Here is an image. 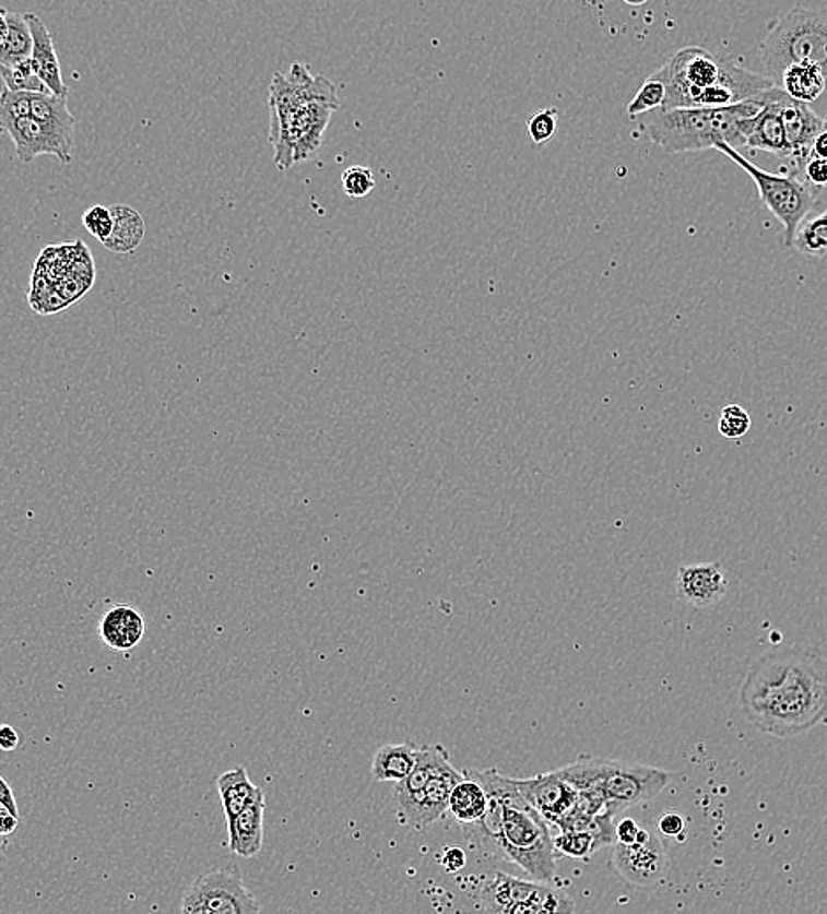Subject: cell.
<instances>
[{
	"label": "cell",
	"instance_id": "6da1fadb",
	"mask_svg": "<svg viewBox=\"0 0 827 914\" xmlns=\"http://www.w3.org/2000/svg\"><path fill=\"white\" fill-rule=\"evenodd\" d=\"M746 723L789 739L827 721V657L812 649H778L752 665L740 689Z\"/></svg>",
	"mask_w": 827,
	"mask_h": 914
},
{
	"label": "cell",
	"instance_id": "7a4b0ae2",
	"mask_svg": "<svg viewBox=\"0 0 827 914\" xmlns=\"http://www.w3.org/2000/svg\"><path fill=\"white\" fill-rule=\"evenodd\" d=\"M270 143L279 171L305 163L319 152L331 115L340 108L335 85L294 62L287 74L275 72L270 85Z\"/></svg>",
	"mask_w": 827,
	"mask_h": 914
},
{
	"label": "cell",
	"instance_id": "3957f363",
	"mask_svg": "<svg viewBox=\"0 0 827 914\" xmlns=\"http://www.w3.org/2000/svg\"><path fill=\"white\" fill-rule=\"evenodd\" d=\"M651 76L665 85L664 109L725 108L773 88L771 78L722 59L699 46H687Z\"/></svg>",
	"mask_w": 827,
	"mask_h": 914
},
{
	"label": "cell",
	"instance_id": "277c9868",
	"mask_svg": "<svg viewBox=\"0 0 827 914\" xmlns=\"http://www.w3.org/2000/svg\"><path fill=\"white\" fill-rule=\"evenodd\" d=\"M765 106V94L725 108L653 109L633 118L636 132L667 154H690L725 143L745 146L752 123Z\"/></svg>",
	"mask_w": 827,
	"mask_h": 914
},
{
	"label": "cell",
	"instance_id": "5b68a950",
	"mask_svg": "<svg viewBox=\"0 0 827 914\" xmlns=\"http://www.w3.org/2000/svg\"><path fill=\"white\" fill-rule=\"evenodd\" d=\"M466 775L504 800L503 850L504 860L518 865L534 881L550 883L555 878V843L552 824L535 807L524 800L518 781L498 771H474Z\"/></svg>",
	"mask_w": 827,
	"mask_h": 914
},
{
	"label": "cell",
	"instance_id": "8992f818",
	"mask_svg": "<svg viewBox=\"0 0 827 914\" xmlns=\"http://www.w3.org/2000/svg\"><path fill=\"white\" fill-rule=\"evenodd\" d=\"M556 772L578 792L601 797L616 815L657 797L673 780V772L657 767L598 758H581Z\"/></svg>",
	"mask_w": 827,
	"mask_h": 914
},
{
	"label": "cell",
	"instance_id": "52a82bcc",
	"mask_svg": "<svg viewBox=\"0 0 827 914\" xmlns=\"http://www.w3.org/2000/svg\"><path fill=\"white\" fill-rule=\"evenodd\" d=\"M759 55L775 85L792 63L815 66L827 82V11L796 8L778 14L769 22Z\"/></svg>",
	"mask_w": 827,
	"mask_h": 914
},
{
	"label": "cell",
	"instance_id": "ba28073f",
	"mask_svg": "<svg viewBox=\"0 0 827 914\" xmlns=\"http://www.w3.org/2000/svg\"><path fill=\"white\" fill-rule=\"evenodd\" d=\"M713 150L731 158L733 163L742 167L746 175L751 176L755 189L759 192L760 201L782 224L787 247H792V239L796 236L798 227L812 212L820 190L810 186L801 173L792 171V169H785L780 175L768 173L763 167L755 166L729 144L717 143Z\"/></svg>",
	"mask_w": 827,
	"mask_h": 914
},
{
	"label": "cell",
	"instance_id": "9c48e42d",
	"mask_svg": "<svg viewBox=\"0 0 827 914\" xmlns=\"http://www.w3.org/2000/svg\"><path fill=\"white\" fill-rule=\"evenodd\" d=\"M261 910L238 869L206 870L181 897V913L187 914H256Z\"/></svg>",
	"mask_w": 827,
	"mask_h": 914
},
{
	"label": "cell",
	"instance_id": "30bf717a",
	"mask_svg": "<svg viewBox=\"0 0 827 914\" xmlns=\"http://www.w3.org/2000/svg\"><path fill=\"white\" fill-rule=\"evenodd\" d=\"M613 846V864L628 883L657 887L665 878L670 858L655 832L641 827L636 843H615Z\"/></svg>",
	"mask_w": 827,
	"mask_h": 914
},
{
	"label": "cell",
	"instance_id": "8fae6325",
	"mask_svg": "<svg viewBox=\"0 0 827 914\" xmlns=\"http://www.w3.org/2000/svg\"><path fill=\"white\" fill-rule=\"evenodd\" d=\"M775 100H777L778 111L785 127L787 141L791 146L789 169L801 173L810 158L812 141L818 132L823 131L824 118L818 117L808 104L789 97L780 86H777V92H775Z\"/></svg>",
	"mask_w": 827,
	"mask_h": 914
},
{
	"label": "cell",
	"instance_id": "7c38bea8",
	"mask_svg": "<svg viewBox=\"0 0 827 914\" xmlns=\"http://www.w3.org/2000/svg\"><path fill=\"white\" fill-rule=\"evenodd\" d=\"M516 781L524 800L535 807L550 824H555L564 818L578 800V790L570 786L556 771L535 775L530 780Z\"/></svg>",
	"mask_w": 827,
	"mask_h": 914
},
{
	"label": "cell",
	"instance_id": "4fadbf2b",
	"mask_svg": "<svg viewBox=\"0 0 827 914\" xmlns=\"http://www.w3.org/2000/svg\"><path fill=\"white\" fill-rule=\"evenodd\" d=\"M728 586V577L717 563L683 565L676 577L680 600L696 608L711 607L720 602Z\"/></svg>",
	"mask_w": 827,
	"mask_h": 914
},
{
	"label": "cell",
	"instance_id": "5bb4252c",
	"mask_svg": "<svg viewBox=\"0 0 827 914\" xmlns=\"http://www.w3.org/2000/svg\"><path fill=\"white\" fill-rule=\"evenodd\" d=\"M451 767L454 765L451 763L448 749L440 744H432V746H423V748L417 749L416 765L405 780L397 783L399 820H402L403 823L407 821L426 781L437 772L448 771Z\"/></svg>",
	"mask_w": 827,
	"mask_h": 914
},
{
	"label": "cell",
	"instance_id": "9a60e30c",
	"mask_svg": "<svg viewBox=\"0 0 827 914\" xmlns=\"http://www.w3.org/2000/svg\"><path fill=\"white\" fill-rule=\"evenodd\" d=\"M4 134L14 143L16 157L23 164H31L39 155H55L62 164H71L73 152H69L51 132L46 131L36 118L23 117L11 123Z\"/></svg>",
	"mask_w": 827,
	"mask_h": 914
},
{
	"label": "cell",
	"instance_id": "2e32d148",
	"mask_svg": "<svg viewBox=\"0 0 827 914\" xmlns=\"http://www.w3.org/2000/svg\"><path fill=\"white\" fill-rule=\"evenodd\" d=\"M463 778H465V774H463V771H457V767H451L448 771L432 775L421 790L416 806L412 809L405 823L421 830L434 824L435 821H439L448 812L452 788Z\"/></svg>",
	"mask_w": 827,
	"mask_h": 914
},
{
	"label": "cell",
	"instance_id": "e0dca14e",
	"mask_svg": "<svg viewBox=\"0 0 827 914\" xmlns=\"http://www.w3.org/2000/svg\"><path fill=\"white\" fill-rule=\"evenodd\" d=\"M539 881H524L506 873H497L481 890L484 911L497 914H523L524 904L535 892Z\"/></svg>",
	"mask_w": 827,
	"mask_h": 914
},
{
	"label": "cell",
	"instance_id": "ac0fdd59",
	"mask_svg": "<svg viewBox=\"0 0 827 914\" xmlns=\"http://www.w3.org/2000/svg\"><path fill=\"white\" fill-rule=\"evenodd\" d=\"M775 92H777V85L765 92V106L752 123L751 135L746 140L745 146L751 150L768 152V154L777 155V157L789 158L791 157V146L787 141L785 127H783L782 117L778 111Z\"/></svg>",
	"mask_w": 827,
	"mask_h": 914
},
{
	"label": "cell",
	"instance_id": "d6986e66",
	"mask_svg": "<svg viewBox=\"0 0 827 914\" xmlns=\"http://www.w3.org/2000/svg\"><path fill=\"white\" fill-rule=\"evenodd\" d=\"M25 22L32 32V60L36 63L37 74L42 78L48 91L59 97H68L69 88L62 80L59 57L55 51L54 37L36 13H25Z\"/></svg>",
	"mask_w": 827,
	"mask_h": 914
},
{
	"label": "cell",
	"instance_id": "ffe728a7",
	"mask_svg": "<svg viewBox=\"0 0 827 914\" xmlns=\"http://www.w3.org/2000/svg\"><path fill=\"white\" fill-rule=\"evenodd\" d=\"M99 637L109 649L131 651L145 637V619L132 605H115L101 619Z\"/></svg>",
	"mask_w": 827,
	"mask_h": 914
},
{
	"label": "cell",
	"instance_id": "44dd1931",
	"mask_svg": "<svg viewBox=\"0 0 827 914\" xmlns=\"http://www.w3.org/2000/svg\"><path fill=\"white\" fill-rule=\"evenodd\" d=\"M264 795L245 807L240 815L227 821V847L241 858H253L264 841Z\"/></svg>",
	"mask_w": 827,
	"mask_h": 914
},
{
	"label": "cell",
	"instance_id": "7402d4cb",
	"mask_svg": "<svg viewBox=\"0 0 827 914\" xmlns=\"http://www.w3.org/2000/svg\"><path fill=\"white\" fill-rule=\"evenodd\" d=\"M488 806L486 811L481 816L480 820L474 823L461 824L463 833H465L466 841L480 850L481 853L488 856H495L504 860L503 850V820H504V800L498 797L497 793L488 792Z\"/></svg>",
	"mask_w": 827,
	"mask_h": 914
},
{
	"label": "cell",
	"instance_id": "603a6c76",
	"mask_svg": "<svg viewBox=\"0 0 827 914\" xmlns=\"http://www.w3.org/2000/svg\"><path fill=\"white\" fill-rule=\"evenodd\" d=\"M31 117L36 118L37 122L42 123L46 131L51 132L69 152H73L76 120L69 111L68 97L32 94Z\"/></svg>",
	"mask_w": 827,
	"mask_h": 914
},
{
	"label": "cell",
	"instance_id": "cb8c5ba5",
	"mask_svg": "<svg viewBox=\"0 0 827 914\" xmlns=\"http://www.w3.org/2000/svg\"><path fill=\"white\" fill-rule=\"evenodd\" d=\"M416 746L412 744H385L371 760L374 783H400L411 774L417 760Z\"/></svg>",
	"mask_w": 827,
	"mask_h": 914
},
{
	"label": "cell",
	"instance_id": "d4e9b609",
	"mask_svg": "<svg viewBox=\"0 0 827 914\" xmlns=\"http://www.w3.org/2000/svg\"><path fill=\"white\" fill-rule=\"evenodd\" d=\"M217 790L226 821L233 820L245 807H249L252 802L264 795L262 790L250 781L244 767H236L233 771L218 775Z\"/></svg>",
	"mask_w": 827,
	"mask_h": 914
},
{
	"label": "cell",
	"instance_id": "484cf974",
	"mask_svg": "<svg viewBox=\"0 0 827 914\" xmlns=\"http://www.w3.org/2000/svg\"><path fill=\"white\" fill-rule=\"evenodd\" d=\"M114 213V230L106 241V250L114 253H134L145 239V221L140 212L126 204L111 207Z\"/></svg>",
	"mask_w": 827,
	"mask_h": 914
},
{
	"label": "cell",
	"instance_id": "4316f807",
	"mask_svg": "<svg viewBox=\"0 0 827 914\" xmlns=\"http://www.w3.org/2000/svg\"><path fill=\"white\" fill-rule=\"evenodd\" d=\"M780 86L792 99L814 103L827 91L826 76L820 69L810 63H792L778 80Z\"/></svg>",
	"mask_w": 827,
	"mask_h": 914
},
{
	"label": "cell",
	"instance_id": "83f0119b",
	"mask_svg": "<svg viewBox=\"0 0 827 914\" xmlns=\"http://www.w3.org/2000/svg\"><path fill=\"white\" fill-rule=\"evenodd\" d=\"M465 774V772H463ZM488 806V793L484 792L477 781L466 775L452 788L449 798V809L452 818L461 824L474 823L480 820Z\"/></svg>",
	"mask_w": 827,
	"mask_h": 914
},
{
	"label": "cell",
	"instance_id": "f1b7e54d",
	"mask_svg": "<svg viewBox=\"0 0 827 914\" xmlns=\"http://www.w3.org/2000/svg\"><path fill=\"white\" fill-rule=\"evenodd\" d=\"M5 19H8V34L4 41L0 43V66L13 68L31 57L34 41H32V32L23 14L8 11Z\"/></svg>",
	"mask_w": 827,
	"mask_h": 914
},
{
	"label": "cell",
	"instance_id": "f546056e",
	"mask_svg": "<svg viewBox=\"0 0 827 914\" xmlns=\"http://www.w3.org/2000/svg\"><path fill=\"white\" fill-rule=\"evenodd\" d=\"M792 247L806 258H826L827 256V210L820 215L805 218L798 227Z\"/></svg>",
	"mask_w": 827,
	"mask_h": 914
},
{
	"label": "cell",
	"instance_id": "4dcf8cb0",
	"mask_svg": "<svg viewBox=\"0 0 827 914\" xmlns=\"http://www.w3.org/2000/svg\"><path fill=\"white\" fill-rule=\"evenodd\" d=\"M575 901L560 888L539 881L535 892L524 904L523 914H569L575 913Z\"/></svg>",
	"mask_w": 827,
	"mask_h": 914
},
{
	"label": "cell",
	"instance_id": "1f68e13d",
	"mask_svg": "<svg viewBox=\"0 0 827 914\" xmlns=\"http://www.w3.org/2000/svg\"><path fill=\"white\" fill-rule=\"evenodd\" d=\"M0 78L4 82L5 88L11 92H28V94H51L48 86L45 85L39 74H37L36 63L28 59L22 60L13 68H5L0 66Z\"/></svg>",
	"mask_w": 827,
	"mask_h": 914
},
{
	"label": "cell",
	"instance_id": "d6a6232c",
	"mask_svg": "<svg viewBox=\"0 0 827 914\" xmlns=\"http://www.w3.org/2000/svg\"><path fill=\"white\" fill-rule=\"evenodd\" d=\"M553 843L556 852L569 856L572 860H588L602 847L595 833L590 830H558V833L553 835Z\"/></svg>",
	"mask_w": 827,
	"mask_h": 914
},
{
	"label": "cell",
	"instance_id": "836d02e7",
	"mask_svg": "<svg viewBox=\"0 0 827 914\" xmlns=\"http://www.w3.org/2000/svg\"><path fill=\"white\" fill-rule=\"evenodd\" d=\"M664 100V83L657 80V78L650 76L647 82L642 83L638 94L634 95V99L628 103V118L641 117V115L650 114L653 109L662 108Z\"/></svg>",
	"mask_w": 827,
	"mask_h": 914
},
{
	"label": "cell",
	"instance_id": "e575fe53",
	"mask_svg": "<svg viewBox=\"0 0 827 914\" xmlns=\"http://www.w3.org/2000/svg\"><path fill=\"white\" fill-rule=\"evenodd\" d=\"M31 97L28 92H11L4 88L0 94V134L20 118L31 117Z\"/></svg>",
	"mask_w": 827,
	"mask_h": 914
},
{
	"label": "cell",
	"instance_id": "d590c367",
	"mask_svg": "<svg viewBox=\"0 0 827 914\" xmlns=\"http://www.w3.org/2000/svg\"><path fill=\"white\" fill-rule=\"evenodd\" d=\"M752 419L748 412L740 405H728L722 408V417H720L719 431L723 438L728 440H737V438L745 437L746 432L751 431Z\"/></svg>",
	"mask_w": 827,
	"mask_h": 914
},
{
	"label": "cell",
	"instance_id": "8d00e7d4",
	"mask_svg": "<svg viewBox=\"0 0 827 914\" xmlns=\"http://www.w3.org/2000/svg\"><path fill=\"white\" fill-rule=\"evenodd\" d=\"M374 187H376V178L368 167L351 166L342 175V189L348 198H365L370 194Z\"/></svg>",
	"mask_w": 827,
	"mask_h": 914
},
{
	"label": "cell",
	"instance_id": "74e56055",
	"mask_svg": "<svg viewBox=\"0 0 827 914\" xmlns=\"http://www.w3.org/2000/svg\"><path fill=\"white\" fill-rule=\"evenodd\" d=\"M83 226L94 236L99 239L101 244L106 241L114 230V213L111 207L103 206V204H95L88 207L82 216Z\"/></svg>",
	"mask_w": 827,
	"mask_h": 914
},
{
	"label": "cell",
	"instance_id": "f35d334b",
	"mask_svg": "<svg viewBox=\"0 0 827 914\" xmlns=\"http://www.w3.org/2000/svg\"><path fill=\"white\" fill-rule=\"evenodd\" d=\"M556 127H558V111L555 108H546L532 115L527 123V131L532 143L544 144L556 134Z\"/></svg>",
	"mask_w": 827,
	"mask_h": 914
},
{
	"label": "cell",
	"instance_id": "ab89813d",
	"mask_svg": "<svg viewBox=\"0 0 827 914\" xmlns=\"http://www.w3.org/2000/svg\"><path fill=\"white\" fill-rule=\"evenodd\" d=\"M801 175L815 189L827 187V161L826 158L810 157L801 169Z\"/></svg>",
	"mask_w": 827,
	"mask_h": 914
},
{
	"label": "cell",
	"instance_id": "60d3db41",
	"mask_svg": "<svg viewBox=\"0 0 827 914\" xmlns=\"http://www.w3.org/2000/svg\"><path fill=\"white\" fill-rule=\"evenodd\" d=\"M657 829L665 838H682L685 833V820L680 812H664L659 818Z\"/></svg>",
	"mask_w": 827,
	"mask_h": 914
},
{
	"label": "cell",
	"instance_id": "b9f144b4",
	"mask_svg": "<svg viewBox=\"0 0 827 914\" xmlns=\"http://www.w3.org/2000/svg\"><path fill=\"white\" fill-rule=\"evenodd\" d=\"M639 830H641V824H638V821H634L633 818H624L615 827L616 843H636L638 841Z\"/></svg>",
	"mask_w": 827,
	"mask_h": 914
},
{
	"label": "cell",
	"instance_id": "7bdbcfd3",
	"mask_svg": "<svg viewBox=\"0 0 827 914\" xmlns=\"http://www.w3.org/2000/svg\"><path fill=\"white\" fill-rule=\"evenodd\" d=\"M22 744V734L11 725H0V751H16Z\"/></svg>",
	"mask_w": 827,
	"mask_h": 914
},
{
	"label": "cell",
	"instance_id": "ee69618b",
	"mask_svg": "<svg viewBox=\"0 0 827 914\" xmlns=\"http://www.w3.org/2000/svg\"><path fill=\"white\" fill-rule=\"evenodd\" d=\"M466 865V855L461 847H449L442 855V867L446 873H458Z\"/></svg>",
	"mask_w": 827,
	"mask_h": 914
},
{
	"label": "cell",
	"instance_id": "f6af8a7d",
	"mask_svg": "<svg viewBox=\"0 0 827 914\" xmlns=\"http://www.w3.org/2000/svg\"><path fill=\"white\" fill-rule=\"evenodd\" d=\"M20 816L14 815L8 807L0 806V835L10 838L19 830Z\"/></svg>",
	"mask_w": 827,
	"mask_h": 914
},
{
	"label": "cell",
	"instance_id": "bcb514c9",
	"mask_svg": "<svg viewBox=\"0 0 827 914\" xmlns=\"http://www.w3.org/2000/svg\"><path fill=\"white\" fill-rule=\"evenodd\" d=\"M0 806L8 807L14 815L20 816L19 804H16V798H14L13 788H11L10 783L2 775H0Z\"/></svg>",
	"mask_w": 827,
	"mask_h": 914
},
{
	"label": "cell",
	"instance_id": "7dc6e473",
	"mask_svg": "<svg viewBox=\"0 0 827 914\" xmlns=\"http://www.w3.org/2000/svg\"><path fill=\"white\" fill-rule=\"evenodd\" d=\"M810 157L826 158L827 161V126L823 127V131L815 135L810 146Z\"/></svg>",
	"mask_w": 827,
	"mask_h": 914
},
{
	"label": "cell",
	"instance_id": "c3c4849f",
	"mask_svg": "<svg viewBox=\"0 0 827 914\" xmlns=\"http://www.w3.org/2000/svg\"><path fill=\"white\" fill-rule=\"evenodd\" d=\"M8 10L0 8V43L4 41L5 34H8V19H5Z\"/></svg>",
	"mask_w": 827,
	"mask_h": 914
},
{
	"label": "cell",
	"instance_id": "681fc988",
	"mask_svg": "<svg viewBox=\"0 0 827 914\" xmlns=\"http://www.w3.org/2000/svg\"><path fill=\"white\" fill-rule=\"evenodd\" d=\"M624 2H627V4L630 5H642L647 4L648 0H624Z\"/></svg>",
	"mask_w": 827,
	"mask_h": 914
},
{
	"label": "cell",
	"instance_id": "f907efd6",
	"mask_svg": "<svg viewBox=\"0 0 827 914\" xmlns=\"http://www.w3.org/2000/svg\"><path fill=\"white\" fill-rule=\"evenodd\" d=\"M824 126H827V117L824 118Z\"/></svg>",
	"mask_w": 827,
	"mask_h": 914
}]
</instances>
